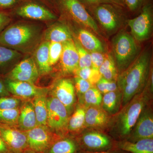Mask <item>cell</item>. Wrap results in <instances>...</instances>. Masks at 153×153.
<instances>
[{"instance_id": "60d3db41", "label": "cell", "mask_w": 153, "mask_h": 153, "mask_svg": "<svg viewBox=\"0 0 153 153\" xmlns=\"http://www.w3.org/2000/svg\"><path fill=\"white\" fill-rule=\"evenodd\" d=\"M91 72L88 81L90 82L91 85H94L96 84L99 81L100 79H101L102 76L101 74L100 73L99 69H96L91 68Z\"/></svg>"}, {"instance_id": "cb8c5ba5", "label": "cell", "mask_w": 153, "mask_h": 153, "mask_svg": "<svg viewBox=\"0 0 153 153\" xmlns=\"http://www.w3.org/2000/svg\"><path fill=\"white\" fill-rule=\"evenodd\" d=\"M108 117L104 110L91 106L85 111V124L90 127H100L106 124Z\"/></svg>"}, {"instance_id": "7a4b0ae2", "label": "cell", "mask_w": 153, "mask_h": 153, "mask_svg": "<svg viewBox=\"0 0 153 153\" xmlns=\"http://www.w3.org/2000/svg\"><path fill=\"white\" fill-rule=\"evenodd\" d=\"M42 35V28L38 25L19 22L1 32L0 45L18 52L28 53L38 47Z\"/></svg>"}, {"instance_id": "52a82bcc", "label": "cell", "mask_w": 153, "mask_h": 153, "mask_svg": "<svg viewBox=\"0 0 153 153\" xmlns=\"http://www.w3.org/2000/svg\"><path fill=\"white\" fill-rule=\"evenodd\" d=\"M131 36L135 40L142 41L149 39L153 25V10L152 5L147 4L142 9L138 16L128 21Z\"/></svg>"}, {"instance_id": "3957f363", "label": "cell", "mask_w": 153, "mask_h": 153, "mask_svg": "<svg viewBox=\"0 0 153 153\" xmlns=\"http://www.w3.org/2000/svg\"><path fill=\"white\" fill-rule=\"evenodd\" d=\"M147 100L146 95L138 94L124 106L125 108L117 119L115 130L112 132L115 141L127 140L145 108Z\"/></svg>"}, {"instance_id": "836d02e7", "label": "cell", "mask_w": 153, "mask_h": 153, "mask_svg": "<svg viewBox=\"0 0 153 153\" xmlns=\"http://www.w3.org/2000/svg\"><path fill=\"white\" fill-rule=\"evenodd\" d=\"M97 88L100 93L105 94L111 91L117 90V84L114 81L108 80L102 77L97 83L96 84Z\"/></svg>"}, {"instance_id": "7c38bea8", "label": "cell", "mask_w": 153, "mask_h": 153, "mask_svg": "<svg viewBox=\"0 0 153 153\" xmlns=\"http://www.w3.org/2000/svg\"><path fill=\"white\" fill-rule=\"evenodd\" d=\"M17 16L22 18L49 21L57 19V16L47 7L34 1H27L17 7L15 10Z\"/></svg>"}, {"instance_id": "681fc988", "label": "cell", "mask_w": 153, "mask_h": 153, "mask_svg": "<svg viewBox=\"0 0 153 153\" xmlns=\"http://www.w3.org/2000/svg\"><path fill=\"white\" fill-rule=\"evenodd\" d=\"M117 4L120 6H124V0H115Z\"/></svg>"}, {"instance_id": "9c48e42d", "label": "cell", "mask_w": 153, "mask_h": 153, "mask_svg": "<svg viewBox=\"0 0 153 153\" xmlns=\"http://www.w3.org/2000/svg\"><path fill=\"white\" fill-rule=\"evenodd\" d=\"M28 146L38 153H44L60 136L52 133L47 126H38L25 131Z\"/></svg>"}, {"instance_id": "44dd1931", "label": "cell", "mask_w": 153, "mask_h": 153, "mask_svg": "<svg viewBox=\"0 0 153 153\" xmlns=\"http://www.w3.org/2000/svg\"><path fill=\"white\" fill-rule=\"evenodd\" d=\"M45 41L63 43L73 40L72 34L66 25L56 24L48 28L44 35Z\"/></svg>"}, {"instance_id": "603a6c76", "label": "cell", "mask_w": 153, "mask_h": 153, "mask_svg": "<svg viewBox=\"0 0 153 153\" xmlns=\"http://www.w3.org/2000/svg\"><path fill=\"white\" fill-rule=\"evenodd\" d=\"M80 150L76 139L61 137L53 143L44 153H78Z\"/></svg>"}, {"instance_id": "5b68a950", "label": "cell", "mask_w": 153, "mask_h": 153, "mask_svg": "<svg viewBox=\"0 0 153 153\" xmlns=\"http://www.w3.org/2000/svg\"><path fill=\"white\" fill-rule=\"evenodd\" d=\"M55 5L63 14L83 27L100 35L96 22L79 0H54Z\"/></svg>"}, {"instance_id": "4dcf8cb0", "label": "cell", "mask_w": 153, "mask_h": 153, "mask_svg": "<svg viewBox=\"0 0 153 153\" xmlns=\"http://www.w3.org/2000/svg\"><path fill=\"white\" fill-rule=\"evenodd\" d=\"M83 95L84 101L87 105L92 106H98L101 104L102 95L97 88L92 86Z\"/></svg>"}, {"instance_id": "f1b7e54d", "label": "cell", "mask_w": 153, "mask_h": 153, "mask_svg": "<svg viewBox=\"0 0 153 153\" xmlns=\"http://www.w3.org/2000/svg\"><path fill=\"white\" fill-rule=\"evenodd\" d=\"M21 52L0 45V67L6 66L22 57Z\"/></svg>"}, {"instance_id": "d6986e66", "label": "cell", "mask_w": 153, "mask_h": 153, "mask_svg": "<svg viewBox=\"0 0 153 153\" xmlns=\"http://www.w3.org/2000/svg\"><path fill=\"white\" fill-rule=\"evenodd\" d=\"M18 125L21 130L25 131L38 126L33 102H27L23 105L20 110Z\"/></svg>"}, {"instance_id": "83f0119b", "label": "cell", "mask_w": 153, "mask_h": 153, "mask_svg": "<svg viewBox=\"0 0 153 153\" xmlns=\"http://www.w3.org/2000/svg\"><path fill=\"white\" fill-rule=\"evenodd\" d=\"M85 111L82 107H78L68 120L67 127L71 131H76L82 128L85 124Z\"/></svg>"}, {"instance_id": "ee69618b", "label": "cell", "mask_w": 153, "mask_h": 153, "mask_svg": "<svg viewBox=\"0 0 153 153\" xmlns=\"http://www.w3.org/2000/svg\"><path fill=\"white\" fill-rule=\"evenodd\" d=\"M10 95V92L6 87L5 84L0 79V97H8Z\"/></svg>"}, {"instance_id": "ab89813d", "label": "cell", "mask_w": 153, "mask_h": 153, "mask_svg": "<svg viewBox=\"0 0 153 153\" xmlns=\"http://www.w3.org/2000/svg\"><path fill=\"white\" fill-rule=\"evenodd\" d=\"M91 70V67L77 68L74 71V73L76 75V76L88 81Z\"/></svg>"}, {"instance_id": "30bf717a", "label": "cell", "mask_w": 153, "mask_h": 153, "mask_svg": "<svg viewBox=\"0 0 153 153\" xmlns=\"http://www.w3.org/2000/svg\"><path fill=\"white\" fill-rule=\"evenodd\" d=\"M47 126L55 131H62L68 126L69 118L67 108L54 96L47 98Z\"/></svg>"}, {"instance_id": "bcb514c9", "label": "cell", "mask_w": 153, "mask_h": 153, "mask_svg": "<svg viewBox=\"0 0 153 153\" xmlns=\"http://www.w3.org/2000/svg\"><path fill=\"white\" fill-rule=\"evenodd\" d=\"M0 153H13L0 136Z\"/></svg>"}, {"instance_id": "c3c4849f", "label": "cell", "mask_w": 153, "mask_h": 153, "mask_svg": "<svg viewBox=\"0 0 153 153\" xmlns=\"http://www.w3.org/2000/svg\"><path fill=\"white\" fill-rule=\"evenodd\" d=\"M18 153H38L36 152L35 151L32 150V149H30V148L27 149L25 150L22 151V152H20Z\"/></svg>"}, {"instance_id": "2e32d148", "label": "cell", "mask_w": 153, "mask_h": 153, "mask_svg": "<svg viewBox=\"0 0 153 153\" xmlns=\"http://www.w3.org/2000/svg\"><path fill=\"white\" fill-rule=\"evenodd\" d=\"M60 60L61 69L65 74L74 73L78 68L79 56L73 39L63 43Z\"/></svg>"}, {"instance_id": "74e56055", "label": "cell", "mask_w": 153, "mask_h": 153, "mask_svg": "<svg viewBox=\"0 0 153 153\" xmlns=\"http://www.w3.org/2000/svg\"><path fill=\"white\" fill-rule=\"evenodd\" d=\"M125 5L131 12L139 10L143 6L145 0H124Z\"/></svg>"}, {"instance_id": "8992f818", "label": "cell", "mask_w": 153, "mask_h": 153, "mask_svg": "<svg viewBox=\"0 0 153 153\" xmlns=\"http://www.w3.org/2000/svg\"><path fill=\"white\" fill-rule=\"evenodd\" d=\"M120 6L110 4H103L91 7L94 17L102 28L107 33H114L119 28L121 22Z\"/></svg>"}, {"instance_id": "4fadbf2b", "label": "cell", "mask_w": 153, "mask_h": 153, "mask_svg": "<svg viewBox=\"0 0 153 153\" xmlns=\"http://www.w3.org/2000/svg\"><path fill=\"white\" fill-rule=\"evenodd\" d=\"M39 74L34 59L28 58L22 60L14 67L9 74V79L34 84Z\"/></svg>"}, {"instance_id": "4316f807", "label": "cell", "mask_w": 153, "mask_h": 153, "mask_svg": "<svg viewBox=\"0 0 153 153\" xmlns=\"http://www.w3.org/2000/svg\"><path fill=\"white\" fill-rule=\"evenodd\" d=\"M120 97L117 90L104 94L102 102L103 110L110 114L115 112L120 100Z\"/></svg>"}, {"instance_id": "d6a6232c", "label": "cell", "mask_w": 153, "mask_h": 153, "mask_svg": "<svg viewBox=\"0 0 153 153\" xmlns=\"http://www.w3.org/2000/svg\"><path fill=\"white\" fill-rule=\"evenodd\" d=\"M63 51V43L49 42V62L52 66L60 60Z\"/></svg>"}, {"instance_id": "d4e9b609", "label": "cell", "mask_w": 153, "mask_h": 153, "mask_svg": "<svg viewBox=\"0 0 153 153\" xmlns=\"http://www.w3.org/2000/svg\"><path fill=\"white\" fill-rule=\"evenodd\" d=\"M33 102L38 126H47L48 108L46 94H41L34 97Z\"/></svg>"}, {"instance_id": "277c9868", "label": "cell", "mask_w": 153, "mask_h": 153, "mask_svg": "<svg viewBox=\"0 0 153 153\" xmlns=\"http://www.w3.org/2000/svg\"><path fill=\"white\" fill-rule=\"evenodd\" d=\"M112 49L116 66L120 72L126 69L139 55L135 40L125 31L120 32L115 36L112 41Z\"/></svg>"}, {"instance_id": "7dc6e473", "label": "cell", "mask_w": 153, "mask_h": 153, "mask_svg": "<svg viewBox=\"0 0 153 153\" xmlns=\"http://www.w3.org/2000/svg\"><path fill=\"white\" fill-rule=\"evenodd\" d=\"M41 2L42 4H44L45 6H49V7H54L55 6L54 0H37Z\"/></svg>"}, {"instance_id": "7bdbcfd3", "label": "cell", "mask_w": 153, "mask_h": 153, "mask_svg": "<svg viewBox=\"0 0 153 153\" xmlns=\"http://www.w3.org/2000/svg\"><path fill=\"white\" fill-rule=\"evenodd\" d=\"M19 0H0V7L7 8L14 7L19 2Z\"/></svg>"}, {"instance_id": "9a60e30c", "label": "cell", "mask_w": 153, "mask_h": 153, "mask_svg": "<svg viewBox=\"0 0 153 153\" xmlns=\"http://www.w3.org/2000/svg\"><path fill=\"white\" fill-rule=\"evenodd\" d=\"M6 85L9 92L24 98H34L41 94H46L47 89L38 87L33 83L8 79Z\"/></svg>"}, {"instance_id": "f6af8a7d", "label": "cell", "mask_w": 153, "mask_h": 153, "mask_svg": "<svg viewBox=\"0 0 153 153\" xmlns=\"http://www.w3.org/2000/svg\"><path fill=\"white\" fill-rule=\"evenodd\" d=\"M78 153H128L121 150L120 149L115 148V149H113L110 150L106 151H102V152H84L80 150L78 152Z\"/></svg>"}, {"instance_id": "ac0fdd59", "label": "cell", "mask_w": 153, "mask_h": 153, "mask_svg": "<svg viewBox=\"0 0 153 153\" xmlns=\"http://www.w3.org/2000/svg\"><path fill=\"white\" fill-rule=\"evenodd\" d=\"M115 147L128 153H153V139H144L130 142L115 141Z\"/></svg>"}, {"instance_id": "484cf974", "label": "cell", "mask_w": 153, "mask_h": 153, "mask_svg": "<svg viewBox=\"0 0 153 153\" xmlns=\"http://www.w3.org/2000/svg\"><path fill=\"white\" fill-rule=\"evenodd\" d=\"M102 76L108 80L114 81L117 77V70L114 59L111 55L105 57L104 62L99 68Z\"/></svg>"}, {"instance_id": "8d00e7d4", "label": "cell", "mask_w": 153, "mask_h": 153, "mask_svg": "<svg viewBox=\"0 0 153 153\" xmlns=\"http://www.w3.org/2000/svg\"><path fill=\"white\" fill-rule=\"evenodd\" d=\"M91 57V68L99 69L104 62L105 57L102 53L92 52L90 53Z\"/></svg>"}, {"instance_id": "b9f144b4", "label": "cell", "mask_w": 153, "mask_h": 153, "mask_svg": "<svg viewBox=\"0 0 153 153\" xmlns=\"http://www.w3.org/2000/svg\"><path fill=\"white\" fill-rule=\"evenodd\" d=\"M10 21V18L9 15L5 13L0 12V33Z\"/></svg>"}, {"instance_id": "f35d334b", "label": "cell", "mask_w": 153, "mask_h": 153, "mask_svg": "<svg viewBox=\"0 0 153 153\" xmlns=\"http://www.w3.org/2000/svg\"><path fill=\"white\" fill-rule=\"evenodd\" d=\"M79 1L85 6V7L87 6L89 8L103 4H110L119 5L115 0H79Z\"/></svg>"}, {"instance_id": "ffe728a7", "label": "cell", "mask_w": 153, "mask_h": 153, "mask_svg": "<svg viewBox=\"0 0 153 153\" xmlns=\"http://www.w3.org/2000/svg\"><path fill=\"white\" fill-rule=\"evenodd\" d=\"M49 44L47 41L42 42L36 48L34 54V60L41 75L49 74L52 70L49 62Z\"/></svg>"}, {"instance_id": "e575fe53", "label": "cell", "mask_w": 153, "mask_h": 153, "mask_svg": "<svg viewBox=\"0 0 153 153\" xmlns=\"http://www.w3.org/2000/svg\"><path fill=\"white\" fill-rule=\"evenodd\" d=\"M20 103V100L17 98L9 97H0V109L18 108Z\"/></svg>"}, {"instance_id": "e0dca14e", "label": "cell", "mask_w": 153, "mask_h": 153, "mask_svg": "<svg viewBox=\"0 0 153 153\" xmlns=\"http://www.w3.org/2000/svg\"><path fill=\"white\" fill-rule=\"evenodd\" d=\"M74 85L69 79H60L54 88V96L64 105L68 112L74 104L75 100Z\"/></svg>"}, {"instance_id": "ba28073f", "label": "cell", "mask_w": 153, "mask_h": 153, "mask_svg": "<svg viewBox=\"0 0 153 153\" xmlns=\"http://www.w3.org/2000/svg\"><path fill=\"white\" fill-rule=\"evenodd\" d=\"M80 150L89 152H102L115 149L114 141L104 134L91 131L83 134L76 139Z\"/></svg>"}, {"instance_id": "7402d4cb", "label": "cell", "mask_w": 153, "mask_h": 153, "mask_svg": "<svg viewBox=\"0 0 153 153\" xmlns=\"http://www.w3.org/2000/svg\"><path fill=\"white\" fill-rule=\"evenodd\" d=\"M77 41L88 52L104 53V47L100 40L89 31L80 29L77 33Z\"/></svg>"}, {"instance_id": "1f68e13d", "label": "cell", "mask_w": 153, "mask_h": 153, "mask_svg": "<svg viewBox=\"0 0 153 153\" xmlns=\"http://www.w3.org/2000/svg\"><path fill=\"white\" fill-rule=\"evenodd\" d=\"M79 56L78 68L91 67V61L90 53L85 50L76 39L73 40Z\"/></svg>"}, {"instance_id": "8fae6325", "label": "cell", "mask_w": 153, "mask_h": 153, "mask_svg": "<svg viewBox=\"0 0 153 153\" xmlns=\"http://www.w3.org/2000/svg\"><path fill=\"white\" fill-rule=\"evenodd\" d=\"M0 136L13 153H19L29 148L25 131L14 126L0 123Z\"/></svg>"}, {"instance_id": "d590c367", "label": "cell", "mask_w": 153, "mask_h": 153, "mask_svg": "<svg viewBox=\"0 0 153 153\" xmlns=\"http://www.w3.org/2000/svg\"><path fill=\"white\" fill-rule=\"evenodd\" d=\"M74 81L75 88L77 93L79 94H84L92 86L88 80L79 78L78 76H75Z\"/></svg>"}, {"instance_id": "f546056e", "label": "cell", "mask_w": 153, "mask_h": 153, "mask_svg": "<svg viewBox=\"0 0 153 153\" xmlns=\"http://www.w3.org/2000/svg\"><path fill=\"white\" fill-rule=\"evenodd\" d=\"M20 109H0V123L14 126L18 125Z\"/></svg>"}, {"instance_id": "5bb4252c", "label": "cell", "mask_w": 153, "mask_h": 153, "mask_svg": "<svg viewBox=\"0 0 153 153\" xmlns=\"http://www.w3.org/2000/svg\"><path fill=\"white\" fill-rule=\"evenodd\" d=\"M134 129L127 141L135 142L144 139H153V117L151 110H143Z\"/></svg>"}, {"instance_id": "6da1fadb", "label": "cell", "mask_w": 153, "mask_h": 153, "mask_svg": "<svg viewBox=\"0 0 153 153\" xmlns=\"http://www.w3.org/2000/svg\"><path fill=\"white\" fill-rule=\"evenodd\" d=\"M152 51L147 49L138 55L117 78V88L122 95L123 106L141 92L149 74Z\"/></svg>"}]
</instances>
